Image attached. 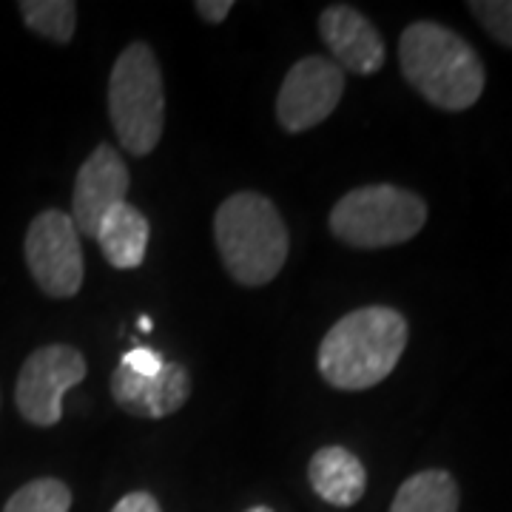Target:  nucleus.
Wrapping results in <instances>:
<instances>
[{
  "label": "nucleus",
  "mask_w": 512,
  "mask_h": 512,
  "mask_svg": "<svg viewBox=\"0 0 512 512\" xmlns=\"http://www.w3.org/2000/svg\"><path fill=\"white\" fill-rule=\"evenodd\" d=\"M140 330H143V333H148V330H151V319H146V316H143V319H140Z\"/></svg>",
  "instance_id": "obj_21"
},
{
  "label": "nucleus",
  "mask_w": 512,
  "mask_h": 512,
  "mask_svg": "<svg viewBox=\"0 0 512 512\" xmlns=\"http://www.w3.org/2000/svg\"><path fill=\"white\" fill-rule=\"evenodd\" d=\"M120 365L128 367V370H134V373H140V376H157L165 367V359L157 350L134 348L128 350V353H123Z\"/></svg>",
  "instance_id": "obj_18"
},
{
  "label": "nucleus",
  "mask_w": 512,
  "mask_h": 512,
  "mask_svg": "<svg viewBox=\"0 0 512 512\" xmlns=\"http://www.w3.org/2000/svg\"><path fill=\"white\" fill-rule=\"evenodd\" d=\"M109 114L131 157H148L157 148L165 123L163 72L146 43H131L117 57L109 77Z\"/></svg>",
  "instance_id": "obj_4"
},
{
  "label": "nucleus",
  "mask_w": 512,
  "mask_h": 512,
  "mask_svg": "<svg viewBox=\"0 0 512 512\" xmlns=\"http://www.w3.org/2000/svg\"><path fill=\"white\" fill-rule=\"evenodd\" d=\"M407 348V319L370 305L342 316L319 345V373L336 390H370L384 382Z\"/></svg>",
  "instance_id": "obj_2"
},
{
  "label": "nucleus",
  "mask_w": 512,
  "mask_h": 512,
  "mask_svg": "<svg viewBox=\"0 0 512 512\" xmlns=\"http://www.w3.org/2000/svg\"><path fill=\"white\" fill-rule=\"evenodd\" d=\"M248 512H274V510H271V507H251Z\"/></svg>",
  "instance_id": "obj_22"
},
{
  "label": "nucleus",
  "mask_w": 512,
  "mask_h": 512,
  "mask_svg": "<svg viewBox=\"0 0 512 512\" xmlns=\"http://www.w3.org/2000/svg\"><path fill=\"white\" fill-rule=\"evenodd\" d=\"M72 490L60 478H35L6 501L3 512H69Z\"/></svg>",
  "instance_id": "obj_16"
},
{
  "label": "nucleus",
  "mask_w": 512,
  "mask_h": 512,
  "mask_svg": "<svg viewBox=\"0 0 512 512\" xmlns=\"http://www.w3.org/2000/svg\"><path fill=\"white\" fill-rule=\"evenodd\" d=\"M86 379V359L69 345H46L29 353L15 382L18 413L35 427L63 419V396Z\"/></svg>",
  "instance_id": "obj_7"
},
{
  "label": "nucleus",
  "mask_w": 512,
  "mask_h": 512,
  "mask_svg": "<svg viewBox=\"0 0 512 512\" xmlns=\"http://www.w3.org/2000/svg\"><path fill=\"white\" fill-rule=\"evenodd\" d=\"M23 254L35 285L52 299H72L83 288V248L80 234L69 214L49 208L37 214L26 239Z\"/></svg>",
  "instance_id": "obj_6"
},
{
  "label": "nucleus",
  "mask_w": 512,
  "mask_h": 512,
  "mask_svg": "<svg viewBox=\"0 0 512 512\" xmlns=\"http://www.w3.org/2000/svg\"><path fill=\"white\" fill-rule=\"evenodd\" d=\"M313 493L333 507H353L367 490L365 464L348 447L330 444L316 450L308 464Z\"/></svg>",
  "instance_id": "obj_12"
},
{
  "label": "nucleus",
  "mask_w": 512,
  "mask_h": 512,
  "mask_svg": "<svg viewBox=\"0 0 512 512\" xmlns=\"http://www.w3.org/2000/svg\"><path fill=\"white\" fill-rule=\"evenodd\" d=\"M111 396L128 416L165 419L188 402L191 376L177 362H165L157 376H140L128 367L117 365V370L111 373Z\"/></svg>",
  "instance_id": "obj_11"
},
{
  "label": "nucleus",
  "mask_w": 512,
  "mask_h": 512,
  "mask_svg": "<svg viewBox=\"0 0 512 512\" xmlns=\"http://www.w3.org/2000/svg\"><path fill=\"white\" fill-rule=\"evenodd\" d=\"M111 512H163L160 510V501L154 498L151 493H128L123 495L117 504H114V510Z\"/></svg>",
  "instance_id": "obj_19"
},
{
  "label": "nucleus",
  "mask_w": 512,
  "mask_h": 512,
  "mask_svg": "<svg viewBox=\"0 0 512 512\" xmlns=\"http://www.w3.org/2000/svg\"><path fill=\"white\" fill-rule=\"evenodd\" d=\"M345 94V72L328 57H302L285 74L276 97V120L288 134L325 123Z\"/></svg>",
  "instance_id": "obj_8"
},
{
  "label": "nucleus",
  "mask_w": 512,
  "mask_h": 512,
  "mask_svg": "<svg viewBox=\"0 0 512 512\" xmlns=\"http://www.w3.org/2000/svg\"><path fill=\"white\" fill-rule=\"evenodd\" d=\"M404 80L441 111H467L484 94L487 72L478 52L436 20H419L399 40Z\"/></svg>",
  "instance_id": "obj_1"
},
{
  "label": "nucleus",
  "mask_w": 512,
  "mask_h": 512,
  "mask_svg": "<svg viewBox=\"0 0 512 512\" xmlns=\"http://www.w3.org/2000/svg\"><path fill=\"white\" fill-rule=\"evenodd\" d=\"M222 265L245 288L268 285L288 259V228L276 205L262 194L239 191L222 202L214 217Z\"/></svg>",
  "instance_id": "obj_3"
},
{
  "label": "nucleus",
  "mask_w": 512,
  "mask_h": 512,
  "mask_svg": "<svg viewBox=\"0 0 512 512\" xmlns=\"http://www.w3.org/2000/svg\"><path fill=\"white\" fill-rule=\"evenodd\" d=\"M131 174L117 148L109 143L97 146L80 165L72 194V222L77 234L92 237L97 234L100 220L109 214L114 205L126 202Z\"/></svg>",
  "instance_id": "obj_9"
},
{
  "label": "nucleus",
  "mask_w": 512,
  "mask_h": 512,
  "mask_svg": "<svg viewBox=\"0 0 512 512\" xmlns=\"http://www.w3.org/2000/svg\"><path fill=\"white\" fill-rule=\"evenodd\" d=\"M427 222V205L419 194L399 185L353 188L330 211V231L350 248L376 251L404 245Z\"/></svg>",
  "instance_id": "obj_5"
},
{
  "label": "nucleus",
  "mask_w": 512,
  "mask_h": 512,
  "mask_svg": "<svg viewBox=\"0 0 512 512\" xmlns=\"http://www.w3.org/2000/svg\"><path fill=\"white\" fill-rule=\"evenodd\" d=\"M94 239L111 268H140L148 251V220L131 202H120L100 220Z\"/></svg>",
  "instance_id": "obj_13"
},
{
  "label": "nucleus",
  "mask_w": 512,
  "mask_h": 512,
  "mask_svg": "<svg viewBox=\"0 0 512 512\" xmlns=\"http://www.w3.org/2000/svg\"><path fill=\"white\" fill-rule=\"evenodd\" d=\"M194 9L200 12L205 23H222L234 9V3L231 0H200V3H194Z\"/></svg>",
  "instance_id": "obj_20"
},
{
  "label": "nucleus",
  "mask_w": 512,
  "mask_h": 512,
  "mask_svg": "<svg viewBox=\"0 0 512 512\" xmlns=\"http://www.w3.org/2000/svg\"><path fill=\"white\" fill-rule=\"evenodd\" d=\"M23 23L46 40L69 43L77 26V6L72 0H23L18 6Z\"/></svg>",
  "instance_id": "obj_15"
},
{
  "label": "nucleus",
  "mask_w": 512,
  "mask_h": 512,
  "mask_svg": "<svg viewBox=\"0 0 512 512\" xmlns=\"http://www.w3.org/2000/svg\"><path fill=\"white\" fill-rule=\"evenodd\" d=\"M319 32H322L328 52L333 55V63L342 72L367 77L384 66L387 49H384L379 29L348 3L328 6L319 18Z\"/></svg>",
  "instance_id": "obj_10"
},
{
  "label": "nucleus",
  "mask_w": 512,
  "mask_h": 512,
  "mask_svg": "<svg viewBox=\"0 0 512 512\" xmlns=\"http://www.w3.org/2000/svg\"><path fill=\"white\" fill-rule=\"evenodd\" d=\"M467 9L495 43L512 49V0H470Z\"/></svg>",
  "instance_id": "obj_17"
},
{
  "label": "nucleus",
  "mask_w": 512,
  "mask_h": 512,
  "mask_svg": "<svg viewBox=\"0 0 512 512\" xmlns=\"http://www.w3.org/2000/svg\"><path fill=\"white\" fill-rule=\"evenodd\" d=\"M461 490L447 470H421L399 487L390 512H458Z\"/></svg>",
  "instance_id": "obj_14"
}]
</instances>
